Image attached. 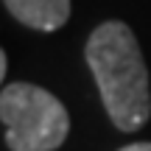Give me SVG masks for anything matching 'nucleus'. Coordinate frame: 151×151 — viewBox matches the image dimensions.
<instances>
[{
  "instance_id": "1",
  "label": "nucleus",
  "mask_w": 151,
  "mask_h": 151,
  "mask_svg": "<svg viewBox=\"0 0 151 151\" xmlns=\"http://www.w3.org/2000/svg\"><path fill=\"white\" fill-rule=\"evenodd\" d=\"M84 59L112 123L120 132L143 129L151 118V87L134 31L120 20L101 22L87 39Z\"/></svg>"
},
{
  "instance_id": "2",
  "label": "nucleus",
  "mask_w": 151,
  "mask_h": 151,
  "mask_svg": "<svg viewBox=\"0 0 151 151\" xmlns=\"http://www.w3.org/2000/svg\"><path fill=\"white\" fill-rule=\"evenodd\" d=\"M0 120L11 151H56L70 132L65 104L28 81H14L0 90Z\"/></svg>"
},
{
  "instance_id": "3",
  "label": "nucleus",
  "mask_w": 151,
  "mask_h": 151,
  "mask_svg": "<svg viewBox=\"0 0 151 151\" xmlns=\"http://www.w3.org/2000/svg\"><path fill=\"white\" fill-rule=\"evenodd\" d=\"M9 14L34 31H59L70 20V0H3Z\"/></svg>"
},
{
  "instance_id": "4",
  "label": "nucleus",
  "mask_w": 151,
  "mask_h": 151,
  "mask_svg": "<svg viewBox=\"0 0 151 151\" xmlns=\"http://www.w3.org/2000/svg\"><path fill=\"white\" fill-rule=\"evenodd\" d=\"M118 151H151V143H132V146H123Z\"/></svg>"
},
{
  "instance_id": "5",
  "label": "nucleus",
  "mask_w": 151,
  "mask_h": 151,
  "mask_svg": "<svg viewBox=\"0 0 151 151\" xmlns=\"http://www.w3.org/2000/svg\"><path fill=\"white\" fill-rule=\"evenodd\" d=\"M6 67H9V59H6V50L0 48V84H3V78H6Z\"/></svg>"
}]
</instances>
